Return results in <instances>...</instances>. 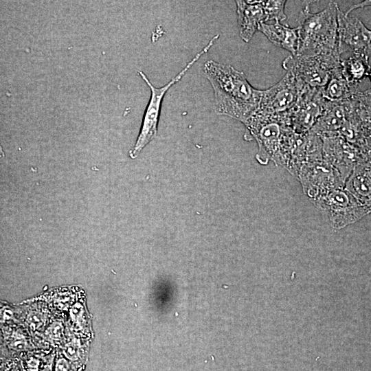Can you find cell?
I'll return each mask as SVG.
<instances>
[{
    "label": "cell",
    "instance_id": "8",
    "mask_svg": "<svg viewBox=\"0 0 371 371\" xmlns=\"http://www.w3.org/2000/svg\"><path fill=\"white\" fill-rule=\"evenodd\" d=\"M306 86L293 74L286 72L276 84L262 90L258 112L281 118L286 122V114Z\"/></svg>",
    "mask_w": 371,
    "mask_h": 371
},
{
    "label": "cell",
    "instance_id": "26",
    "mask_svg": "<svg viewBox=\"0 0 371 371\" xmlns=\"http://www.w3.org/2000/svg\"><path fill=\"white\" fill-rule=\"evenodd\" d=\"M368 77L370 78V82H371V70H370V71L369 72V74H368Z\"/></svg>",
    "mask_w": 371,
    "mask_h": 371
},
{
    "label": "cell",
    "instance_id": "2",
    "mask_svg": "<svg viewBox=\"0 0 371 371\" xmlns=\"http://www.w3.org/2000/svg\"><path fill=\"white\" fill-rule=\"evenodd\" d=\"M338 9L335 1H330L324 10L315 13L311 12L308 3L304 8L297 27L298 47L295 56H312L339 52Z\"/></svg>",
    "mask_w": 371,
    "mask_h": 371
},
{
    "label": "cell",
    "instance_id": "25",
    "mask_svg": "<svg viewBox=\"0 0 371 371\" xmlns=\"http://www.w3.org/2000/svg\"><path fill=\"white\" fill-rule=\"evenodd\" d=\"M53 357L47 361L45 364L41 371H52V365H53Z\"/></svg>",
    "mask_w": 371,
    "mask_h": 371
},
{
    "label": "cell",
    "instance_id": "24",
    "mask_svg": "<svg viewBox=\"0 0 371 371\" xmlns=\"http://www.w3.org/2000/svg\"><path fill=\"white\" fill-rule=\"evenodd\" d=\"M39 361L32 358L27 361V371H38Z\"/></svg>",
    "mask_w": 371,
    "mask_h": 371
},
{
    "label": "cell",
    "instance_id": "15",
    "mask_svg": "<svg viewBox=\"0 0 371 371\" xmlns=\"http://www.w3.org/2000/svg\"><path fill=\"white\" fill-rule=\"evenodd\" d=\"M258 31L275 45L289 51L293 56L296 55L298 47L297 27H291L280 22L264 23L260 25Z\"/></svg>",
    "mask_w": 371,
    "mask_h": 371
},
{
    "label": "cell",
    "instance_id": "1",
    "mask_svg": "<svg viewBox=\"0 0 371 371\" xmlns=\"http://www.w3.org/2000/svg\"><path fill=\"white\" fill-rule=\"evenodd\" d=\"M203 72L214 91V108L245 124L259 109L262 90L255 89L245 74L231 65L207 60Z\"/></svg>",
    "mask_w": 371,
    "mask_h": 371
},
{
    "label": "cell",
    "instance_id": "7",
    "mask_svg": "<svg viewBox=\"0 0 371 371\" xmlns=\"http://www.w3.org/2000/svg\"><path fill=\"white\" fill-rule=\"evenodd\" d=\"M297 177L304 193L311 202L335 190L345 188V183L337 171L323 155L305 161Z\"/></svg>",
    "mask_w": 371,
    "mask_h": 371
},
{
    "label": "cell",
    "instance_id": "23",
    "mask_svg": "<svg viewBox=\"0 0 371 371\" xmlns=\"http://www.w3.org/2000/svg\"><path fill=\"white\" fill-rule=\"evenodd\" d=\"M366 6H371V0L364 1L360 3H358L357 4H355L344 13L346 15H349L350 12H351L352 10L357 8H362Z\"/></svg>",
    "mask_w": 371,
    "mask_h": 371
},
{
    "label": "cell",
    "instance_id": "11",
    "mask_svg": "<svg viewBox=\"0 0 371 371\" xmlns=\"http://www.w3.org/2000/svg\"><path fill=\"white\" fill-rule=\"evenodd\" d=\"M338 46L340 54L366 53L371 49V30L357 18L345 14L338 9Z\"/></svg>",
    "mask_w": 371,
    "mask_h": 371
},
{
    "label": "cell",
    "instance_id": "4",
    "mask_svg": "<svg viewBox=\"0 0 371 371\" xmlns=\"http://www.w3.org/2000/svg\"><path fill=\"white\" fill-rule=\"evenodd\" d=\"M312 203L325 221L337 229L358 221L371 212L370 207L345 188L335 190Z\"/></svg>",
    "mask_w": 371,
    "mask_h": 371
},
{
    "label": "cell",
    "instance_id": "13",
    "mask_svg": "<svg viewBox=\"0 0 371 371\" xmlns=\"http://www.w3.org/2000/svg\"><path fill=\"white\" fill-rule=\"evenodd\" d=\"M240 38L249 42L261 24L268 22L262 1H236Z\"/></svg>",
    "mask_w": 371,
    "mask_h": 371
},
{
    "label": "cell",
    "instance_id": "12",
    "mask_svg": "<svg viewBox=\"0 0 371 371\" xmlns=\"http://www.w3.org/2000/svg\"><path fill=\"white\" fill-rule=\"evenodd\" d=\"M354 96L340 102L326 100L324 109L310 131L319 136L338 133L355 107Z\"/></svg>",
    "mask_w": 371,
    "mask_h": 371
},
{
    "label": "cell",
    "instance_id": "21",
    "mask_svg": "<svg viewBox=\"0 0 371 371\" xmlns=\"http://www.w3.org/2000/svg\"><path fill=\"white\" fill-rule=\"evenodd\" d=\"M55 371H75V369L67 359L60 357L56 363Z\"/></svg>",
    "mask_w": 371,
    "mask_h": 371
},
{
    "label": "cell",
    "instance_id": "6",
    "mask_svg": "<svg viewBox=\"0 0 371 371\" xmlns=\"http://www.w3.org/2000/svg\"><path fill=\"white\" fill-rule=\"evenodd\" d=\"M244 124L245 139H254L258 144L256 159L261 164H267L269 160H273L278 165L281 140L288 126L285 121L257 111Z\"/></svg>",
    "mask_w": 371,
    "mask_h": 371
},
{
    "label": "cell",
    "instance_id": "16",
    "mask_svg": "<svg viewBox=\"0 0 371 371\" xmlns=\"http://www.w3.org/2000/svg\"><path fill=\"white\" fill-rule=\"evenodd\" d=\"M366 53L352 54L349 58L341 59V72L348 83L357 88L361 81L368 76L370 66Z\"/></svg>",
    "mask_w": 371,
    "mask_h": 371
},
{
    "label": "cell",
    "instance_id": "20",
    "mask_svg": "<svg viewBox=\"0 0 371 371\" xmlns=\"http://www.w3.org/2000/svg\"><path fill=\"white\" fill-rule=\"evenodd\" d=\"M63 333V326L60 323L55 322L52 324L46 331L48 337L54 341L60 339Z\"/></svg>",
    "mask_w": 371,
    "mask_h": 371
},
{
    "label": "cell",
    "instance_id": "5",
    "mask_svg": "<svg viewBox=\"0 0 371 371\" xmlns=\"http://www.w3.org/2000/svg\"><path fill=\"white\" fill-rule=\"evenodd\" d=\"M339 52L324 53L312 56L290 55L282 61L286 72L307 86L322 89L328 82L332 74L341 68Z\"/></svg>",
    "mask_w": 371,
    "mask_h": 371
},
{
    "label": "cell",
    "instance_id": "9",
    "mask_svg": "<svg viewBox=\"0 0 371 371\" xmlns=\"http://www.w3.org/2000/svg\"><path fill=\"white\" fill-rule=\"evenodd\" d=\"M322 138L323 157L346 183L357 164L368 153L353 145L337 133L324 135Z\"/></svg>",
    "mask_w": 371,
    "mask_h": 371
},
{
    "label": "cell",
    "instance_id": "18",
    "mask_svg": "<svg viewBox=\"0 0 371 371\" xmlns=\"http://www.w3.org/2000/svg\"><path fill=\"white\" fill-rule=\"evenodd\" d=\"M284 0L262 1V4L267 14L268 21L280 22L286 19Z\"/></svg>",
    "mask_w": 371,
    "mask_h": 371
},
{
    "label": "cell",
    "instance_id": "17",
    "mask_svg": "<svg viewBox=\"0 0 371 371\" xmlns=\"http://www.w3.org/2000/svg\"><path fill=\"white\" fill-rule=\"evenodd\" d=\"M357 88L351 85L344 77L341 68L335 70L327 85L322 89L324 98L331 102L348 100L357 93Z\"/></svg>",
    "mask_w": 371,
    "mask_h": 371
},
{
    "label": "cell",
    "instance_id": "19",
    "mask_svg": "<svg viewBox=\"0 0 371 371\" xmlns=\"http://www.w3.org/2000/svg\"><path fill=\"white\" fill-rule=\"evenodd\" d=\"M63 352L67 359L74 361L80 358L79 344L74 341L67 344Z\"/></svg>",
    "mask_w": 371,
    "mask_h": 371
},
{
    "label": "cell",
    "instance_id": "22",
    "mask_svg": "<svg viewBox=\"0 0 371 371\" xmlns=\"http://www.w3.org/2000/svg\"><path fill=\"white\" fill-rule=\"evenodd\" d=\"M28 320L32 326H34L35 328H37L43 324L44 317L41 314L34 313V314L30 315Z\"/></svg>",
    "mask_w": 371,
    "mask_h": 371
},
{
    "label": "cell",
    "instance_id": "3",
    "mask_svg": "<svg viewBox=\"0 0 371 371\" xmlns=\"http://www.w3.org/2000/svg\"><path fill=\"white\" fill-rule=\"evenodd\" d=\"M219 35H215L207 45L198 52L194 57L188 63L186 67L169 82L163 87H156L148 80L146 74L138 71L139 75L147 84L150 90V97L143 116L141 128L133 148L129 151V156L136 158L144 148L152 141L157 135V125L160 115L162 101L167 91L175 83L179 82L185 76L191 67L203 56L214 45Z\"/></svg>",
    "mask_w": 371,
    "mask_h": 371
},
{
    "label": "cell",
    "instance_id": "10",
    "mask_svg": "<svg viewBox=\"0 0 371 371\" xmlns=\"http://www.w3.org/2000/svg\"><path fill=\"white\" fill-rule=\"evenodd\" d=\"M326 102L322 89L306 86L286 114V124L296 133H308L323 113Z\"/></svg>",
    "mask_w": 371,
    "mask_h": 371
},
{
    "label": "cell",
    "instance_id": "14",
    "mask_svg": "<svg viewBox=\"0 0 371 371\" xmlns=\"http://www.w3.org/2000/svg\"><path fill=\"white\" fill-rule=\"evenodd\" d=\"M345 188L369 206L371 202V153L368 152L357 164L346 180Z\"/></svg>",
    "mask_w": 371,
    "mask_h": 371
}]
</instances>
